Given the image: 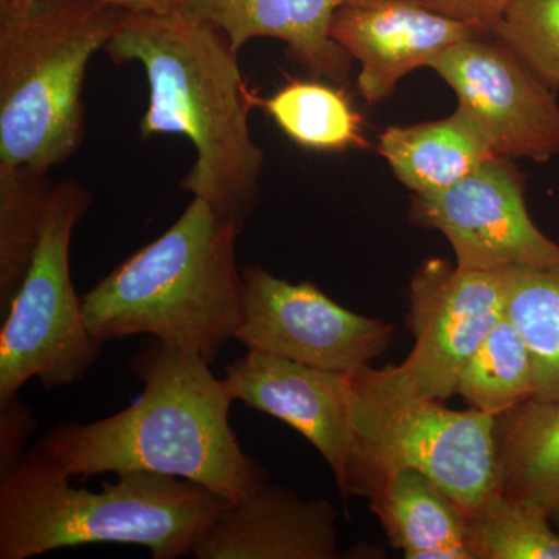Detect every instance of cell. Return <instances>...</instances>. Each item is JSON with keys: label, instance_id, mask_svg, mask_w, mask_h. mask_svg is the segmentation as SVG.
I'll list each match as a JSON object with an SVG mask.
<instances>
[{"label": "cell", "instance_id": "obj_2", "mask_svg": "<svg viewBox=\"0 0 559 559\" xmlns=\"http://www.w3.org/2000/svg\"><path fill=\"white\" fill-rule=\"evenodd\" d=\"M143 384L127 409L112 417L49 430L36 443L69 477L151 471L197 481L238 502L270 484V473L241 450L229 417L226 381L197 353L148 336L132 356Z\"/></svg>", "mask_w": 559, "mask_h": 559}, {"label": "cell", "instance_id": "obj_3", "mask_svg": "<svg viewBox=\"0 0 559 559\" xmlns=\"http://www.w3.org/2000/svg\"><path fill=\"white\" fill-rule=\"evenodd\" d=\"M238 234L193 198L170 229L81 297L92 336L106 344L146 334L212 364L245 312Z\"/></svg>", "mask_w": 559, "mask_h": 559}, {"label": "cell", "instance_id": "obj_22", "mask_svg": "<svg viewBox=\"0 0 559 559\" xmlns=\"http://www.w3.org/2000/svg\"><path fill=\"white\" fill-rule=\"evenodd\" d=\"M457 395L473 409L496 415L535 395L532 356L507 316L463 367Z\"/></svg>", "mask_w": 559, "mask_h": 559}, {"label": "cell", "instance_id": "obj_8", "mask_svg": "<svg viewBox=\"0 0 559 559\" xmlns=\"http://www.w3.org/2000/svg\"><path fill=\"white\" fill-rule=\"evenodd\" d=\"M242 280L245 312L235 340L252 352L349 373L392 344V325L347 310L310 282L290 283L257 264L242 270Z\"/></svg>", "mask_w": 559, "mask_h": 559}, {"label": "cell", "instance_id": "obj_20", "mask_svg": "<svg viewBox=\"0 0 559 559\" xmlns=\"http://www.w3.org/2000/svg\"><path fill=\"white\" fill-rule=\"evenodd\" d=\"M506 316L532 356L533 399L559 401V261L510 267Z\"/></svg>", "mask_w": 559, "mask_h": 559}, {"label": "cell", "instance_id": "obj_24", "mask_svg": "<svg viewBox=\"0 0 559 559\" xmlns=\"http://www.w3.org/2000/svg\"><path fill=\"white\" fill-rule=\"evenodd\" d=\"M492 36L559 90V0H514Z\"/></svg>", "mask_w": 559, "mask_h": 559}, {"label": "cell", "instance_id": "obj_13", "mask_svg": "<svg viewBox=\"0 0 559 559\" xmlns=\"http://www.w3.org/2000/svg\"><path fill=\"white\" fill-rule=\"evenodd\" d=\"M477 35L473 25L419 0H349L331 22V38L359 62L356 86L369 105L384 102L404 76L429 68L441 51Z\"/></svg>", "mask_w": 559, "mask_h": 559}, {"label": "cell", "instance_id": "obj_1", "mask_svg": "<svg viewBox=\"0 0 559 559\" xmlns=\"http://www.w3.org/2000/svg\"><path fill=\"white\" fill-rule=\"evenodd\" d=\"M105 50L116 64L145 70L150 100L140 138L189 140L197 157L180 187L241 231L259 204L264 154L249 130L259 95L242 76L240 51L215 25L180 10H121Z\"/></svg>", "mask_w": 559, "mask_h": 559}, {"label": "cell", "instance_id": "obj_25", "mask_svg": "<svg viewBox=\"0 0 559 559\" xmlns=\"http://www.w3.org/2000/svg\"><path fill=\"white\" fill-rule=\"evenodd\" d=\"M36 429L31 407L20 396L0 400V479L9 476L25 455V444Z\"/></svg>", "mask_w": 559, "mask_h": 559}, {"label": "cell", "instance_id": "obj_18", "mask_svg": "<svg viewBox=\"0 0 559 559\" xmlns=\"http://www.w3.org/2000/svg\"><path fill=\"white\" fill-rule=\"evenodd\" d=\"M502 491L559 525V401L528 399L496 415Z\"/></svg>", "mask_w": 559, "mask_h": 559}, {"label": "cell", "instance_id": "obj_12", "mask_svg": "<svg viewBox=\"0 0 559 559\" xmlns=\"http://www.w3.org/2000/svg\"><path fill=\"white\" fill-rule=\"evenodd\" d=\"M349 374L249 349L226 367L224 381L235 401L286 423L310 441L344 492L358 447L349 412Z\"/></svg>", "mask_w": 559, "mask_h": 559}, {"label": "cell", "instance_id": "obj_4", "mask_svg": "<svg viewBox=\"0 0 559 559\" xmlns=\"http://www.w3.org/2000/svg\"><path fill=\"white\" fill-rule=\"evenodd\" d=\"M38 448L0 479V559H27L86 544H132L154 559L193 555L230 500L197 481L131 471L102 491L75 488Z\"/></svg>", "mask_w": 559, "mask_h": 559}, {"label": "cell", "instance_id": "obj_19", "mask_svg": "<svg viewBox=\"0 0 559 559\" xmlns=\"http://www.w3.org/2000/svg\"><path fill=\"white\" fill-rule=\"evenodd\" d=\"M267 116L280 130L304 148L340 153L367 148L362 117L344 90L325 80H293L266 100Z\"/></svg>", "mask_w": 559, "mask_h": 559}, {"label": "cell", "instance_id": "obj_9", "mask_svg": "<svg viewBox=\"0 0 559 559\" xmlns=\"http://www.w3.org/2000/svg\"><path fill=\"white\" fill-rule=\"evenodd\" d=\"M510 270L466 271L443 259L419 264L411 280L407 325L415 344L399 367L428 399L457 395L459 377L489 331L506 318Z\"/></svg>", "mask_w": 559, "mask_h": 559}, {"label": "cell", "instance_id": "obj_7", "mask_svg": "<svg viewBox=\"0 0 559 559\" xmlns=\"http://www.w3.org/2000/svg\"><path fill=\"white\" fill-rule=\"evenodd\" d=\"M92 194L76 180L55 183L39 241L0 333V400L38 378L47 390L83 380L103 344L87 330L70 275V242Z\"/></svg>", "mask_w": 559, "mask_h": 559}, {"label": "cell", "instance_id": "obj_11", "mask_svg": "<svg viewBox=\"0 0 559 559\" xmlns=\"http://www.w3.org/2000/svg\"><path fill=\"white\" fill-rule=\"evenodd\" d=\"M487 35L441 51L429 68L439 73L487 135L496 156L546 162L559 156L555 91L507 47Z\"/></svg>", "mask_w": 559, "mask_h": 559}, {"label": "cell", "instance_id": "obj_23", "mask_svg": "<svg viewBox=\"0 0 559 559\" xmlns=\"http://www.w3.org/2000/svg\"><path fill=\"white\" fill-rule=\"evenodd\" d=\"M544 511L502 489L466 513L474 559H559V533Z\"/></svg>", "mask_w": 559, "mask_h": 559}, {"label": "cell", "instance_id": "obj_16", "mask_svg": "<svg viewBox=\"0 0 559 559\" xmlns=\"http://www.w3.org/2000/svg\"><path fill=\"white\" fill-rule=\"evenodd\" d=\"M367 499L407 559H474L465 510L425 474L395 471Z\"/></svg>", "mask_w": 559, "mask_h": 559}, {"label": "cell", "instance_id": "obj_15", "mask_svg": "<svg viewBox=\"0 0 559 559\" xmlns=\"http://www.w3.org/2000/svg\"><path fill=\"white\" fill-rule=\"evenodd\" d=\"M349 0H182L180 11L219 28L240 51L249 40L272 38L312 79L340 84L352 57L331 38V22Z\"/></svg>", "mask_w": 559, "mask_h": 559}, {"label": "cell", "instance_id": "obj_21", "mask_svg": "<svg viewBox=\"0 0 559 559\" xmlns=\"http://www.w3.org/2000/svg\"><path fill=\"white\" fill-rule=\"evenodd\" d=\"M53 187L49 175L24 167H0V311L3 319L31 267Z\"/></svg>", "mask_w": 559, "mask_h": 559}, {"label": "cell", "instance_id": "obj_26", "mask_svg": "<svg viewBox=\"0 0 559 559\" xmlns=\"http://www.w3.org/2000/svg\"><path fill=\"white\" fill-rule=\"evenodd\" d=\"M430 10L473 25L481 35H492L514 0H419Z\"/></svg>", "mask_w": 559, "mask_h": 559}, {"label": "cell", "instance_id": "obj_6", "mask_svg": "<svg viewBox=\"0 0 559 559\" xmlns=\"http://www.w3.org/2000/svg\"><path fill=\"white\" fill-rule=\"evenodd\" d=\"M349 412L358 447L345 498H369L404 468L425 474L465 513L502 489L496 414L448 409L412 388L396 366L352 371Z\"/></svg>", "mask_w": 559, "mask_h": 559}, {"label": "cell", "instance_id": "obj_27", "mask_svg": "<svg viewBox=\"0 0 559 559\" xmlns=\"http://www.w3.org/2000/svg\"><path fill=\"white\" fill-rule=\"evenodd\" d=\"M39 0H0V16L20 14L32 9ZM132 13H173L180 10L182 0H100Z\"/></svg>", "mask_w": 559, "mask_h": 559}, {"label": "cell", "instance_id": "obj_17", "mask_svg": "<svg viewBox=\"0 0 559 559\" xmlns=\"http://www.w3.org/2000/svg\"><path fill=\"white\" fill-rule=\"evenodd\" d=\"M380 154L414 194L450 189L498 157L479 123L460 106L447 119L389 127L380 135Z\"/></svg>", "mask_w": 559, "mask_h": 559}, {"label": "cell", "instance_id": "obj_14", "mask_svg": "<svg viewBox=\"0 0 559 559\" xmlns=\"http://www.w3.org/2000/svg\"><path fill=\"white\" fill-rule=\"evenodd\" d=\"M198 559H336V510L323 499H301L266 484L230 502L202 533Z\"/></svg>", "mask_w": 559, "mask_h": 559}, {"label": "cell", "instance_id": "obj_5", "mask_svg": "<svg viewBox=\"0 0 559 559\" xmlns=\"http://www.w3.org/2000/svg\"><path fill=\"white\" fill-rule=\"evenodd\" d=\"M120 13L100 0H39L0 16V167L49 175L80 150L84 79Z\"/></svg>", "mask_w": 559, "mask_h": 559}, {"label": "cell", "instance_id": "obj_10", "mask_svg": "<svg viewBox=\"0 0 559 559\" xmlns=\"http://www.w3.org/2000/svg\"><path fill=\"white\" fill-rule=\"evenodd\" d=\"M415 223L441 231L466 271H500L559 261V245L533 223L525 176L513 159L485 162L450 189L414 194Z\"/></svg>", "mask_w": 559, "mask_h": 559}]
</instances>
